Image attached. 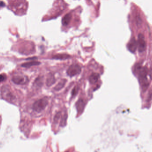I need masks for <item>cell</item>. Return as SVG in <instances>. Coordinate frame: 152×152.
Wrapping results in <instances>:
<instances>
[{"label":"cell","mask_w":152,"mask_h":152,"mask_svg":"<svg viewBox=\"0 0 152 152\" xmlns=\"http://www.w3.org/2000/svg\"><path fill=\"white\" fill-rule=\"evenodd\" d=\"M134 70L135 73L138 74V80L142 90L146 91L149 86V82L147 79L148 69L146 67H142L140 64H137L135 65Z\"/></svg>","instance_id":"obj_1"},{"label":"cell","mask_w":152,"mask_h":152,"mask_svg":"<svg viewBox=\"0 0 152 152\" xmlns=\"http://www.w3.org/2000/svg\"><path fill=\"white\" fill-rule=\"evenodd\" d=\"M1 96L3 99L11 103L14 102L16 100V97L14 93L9 85L2 86L1 89Z\"/></svg>","instance_id":"obj_2"},{"label":"cell","mask_w":152,"mask_h":152,"mask_svg":"<svg viewBox=\"0 0 152 152\" xmlns=\"http://www.w3.org/2000/svg\"><path fill=\"white\" fill-rule=\"evenodd\" d=\"M48 104V101L45 98H42L35 101L33 105V109L36 112L40 113L43 111Z\"/></svg>","instance_id":"obj_3"},{"label":"cell","mask_w":152,"mask_h":152,"mask_svg":"<svg viewBox=\"0 0 152 152\" xmlns=\"http://www.w3.org/2000/svg\"><path fill=\"white\" fill-rule=\"evenodd\" d=\"M81 71V68L80 65L77 64H73L70 65L67 69V75L71 77L75 75L80 74Z\"/></svg>","instance_id":"obj_4"},{"label":"cell","mask_w":152,"mask_h":152,"mask_svg":"<svg viewBox=\"0 0 152 152\" xmlns=\"http://www.w3.org/2000/svg\"><path fill=\"white\" fill-rule=\"evenodd\" d=\"M137 48L140 53H143L146 49V43L143 34L140 33L138 35V41L137 42Z\"/></svg>","instance_id":"obj_5"},{"label":"cell","mask_w":152,"mask_h":152,"mask_svg":"<svg viewBox=\"0 0 152 152\" xmlns=\"http://www.w3.org/2000/svg\"><path fill=\"white\" fill-rule=\"evenodd\" d=\"M12 81L17 85H24L29 81L28 77L25 76L21 75H15L12 78Z\"/></svg>","instance_id":"obj_6"},{"label":"cell","mask_w":152,"mask_h":152,"mask_svg":"<svg viewBox=\"0 0 152 152\" xmlns=\"http://www.w3.org/2000/svg\"><path fill=\"white\" fill-rule=\"evenodd\" d=\"M128 49L132 53H134L136 52L137 48V41L134 38H132L127 45Z\"/></svg>","instance_id":"obj_7"},{"label":"cell","mask_w":152,"mask_h":152,"mask_svg":"<svg viewBox=\"0 0 152 152\" xmlns=\"http://www.w3.org/2000/svg\"><path fill=\"white\" fill-rule=\"evenodd\" d=\"M76 108L79 114H81L84 111L85 106V103L82 99H79L76 104Z\"/></svg>","instance_id":"obj_8"},{"label":"cell","mask_w":152,"mask_h":152,"mask_svg":"<svg viewBox=\"0 0 152 152\" xmlns=\"http://www.w3.org/2000/svg\"><path fill=\"white\" fill-rule=\"evenodd\" d=\"M56 82V79L54 75L52 73L48 74L46 81V85L48 87L52 86Z\"/></svg>","instance_id":"obj_9"},{"label":"cell","mask_w":152,"mask_h":152,"mask_svg":"<svg viewBox=\"0 0 152 152\" xmlns=\"http://www.w3.org/2000/svg\"><path fill=\"white\" fill-rule=\"evenodd\" d=\"M100 78V75L98 73H93L90 75L89 77V81L92 84H94L97 82Z\"/></svg>","instance_id":"obj_10"},{"label":"cell","mask_w":152,"mask_h":152,"mask_svg":"<svg viewBox=\"0 0 152 152\" xmlns=\"http://www.w3.org/2000/svg\"><path fill=\"white\" fill-rule=\"evenodd\" d=\"M71 18H72V15L71 13H68L65 15L62 20V25L64 26L68 25L70 23Z\"/></svg>","instance_id":"obj_11"},{"label":"cell","mask_w":152,"mask_h":152,"mask_svg":"<svg viewBox=\"0 0 152 152\" xmlns=\"http://www.w3.org/2000/svg\"><path fill=\"white\" fill-rule=\"evenodd\" d=\"M66 81H67V80L66 79H64L61 80L59 81V83L55 86V88H54V89L56 91H59V90L62 89V88L65 85Z\"/></svg>","instance_id":"obj_12"},{"label":"cell","mask_w":152,"mask_h":152,"mask_svg":"<svg viewBox=\"0 0 152 152\" xmlns=\"http://www.w3.org/2000/svg\"><path fill=\"white\" fill-rule=\"evenodd\" d=\"M70 56L68 54H59L55 55L53 57V59L56 60H66L70 58Z\"/></svg>","instance_id":"obj_13"},{"label":"cell","mask_w":152,"mask_h":152,"mask_svg":"<svg viewBox=\"0 0 152 152\" xmlns=\"http://www.w3.org/2000/svg\"><path fill=\"white\" fill-rule=\"evenodd\" d=\"M41 63L38 61H33L27 62V63H23L21 65V66L22 67H25V68H29V67H32V66L39 65Z\"/></svg>","instance_id":"obj_14"},{"label":"cell","mask_w":152,"mask_h":152,"mask_svg":"<svg viewBox=\"0 0 152 152\" xmlns=\"http://www.w3.org/2000/svg\"><path fill=\"white\" fill-rule=\"evenodd\" d=\"M43 79L42 77H38L34 82V85L36 87H41L43 85Z\"/></svg>","instance_id":"obj_15"},{"label":"cell","mask_w":152,"mask_h":152,"mask_svg":"<svg viewBox=\"0 0 152 152\" xmlns=\"http://www.w3.org/2000/svg\"><path fill=\"white\" fill-rule=\"evenodd\" d=\"M67 119V114H65L63 115V117L61 118V123L60 125L61 126H64L66 124V120Z\"/></svg>","instance_id":"obj_16"},{"label":"cell","mask_w":152,"mask_h":152,"mask_svg":"<svg viewBox=\"0 0 152 152\" xmlns=\"http://www.w3.org/2000/svg\"><path fill=\"white\" fill-rule=\"evenodd\" d=\"M78 90H79V89H78V87H76L74 88V89H73L72 91V96H73V97L76 96L77 94V93H78Z\"/></svg>","instance_id":"obj_17"},{"label":"cell","mask_w":152,"mask_h":152,"mask_svg":"<svg viewBox=\"0 0 152 152\" xmlns=\"http://www.w3.org/2000/svg\"><path fill=\"white\" fill-rule=\"evenodd\" d=\"M7 79V77L5 74H0V82L5 81Z\"/></svg>","instance_id":"obj_18"},{"label":"cell","mask_w":152,"mask_h":152,"mask_svg":"<svg viewBox=\"0 0 152 152\" xmlns=\"http://www.w3.org/2000/svg\"><path fill=\"white\" fill-rule=\"evenodd\" d=\"M60 116H61V113L60 112H59L56 114L55 117H54V121L55 122H57V121L60 118Z\"/></svg>","instance_id":"obj_19"},{"label":"cell","mask_w":152,"mask_h":152,"mask_svg":"<svg viewBox=\"0 0 152 152\" xmlns=\"http://www.w3.org/2000/svg\"><path fill=\"white\" fill-rule=\"evenodd\" d=\"M149 76H150V78H151V79H152V69H151L149 70Z\"/></svg>","instance_id":"obj_20"},{"label":"cell","mask_w":152,"mask_h":152,"mask_svg":"<svg viewBox=\"0 0 152 152\" xmlns=\"http://www.w3.org/2000/svg\"><path fill=\"white\" fill-rule=\"evenodd\" d=\"M4 5H5V4H4L3 2H0V6H4Z\"/></svg>","instance_id":"obj_21"}]
</instances>
